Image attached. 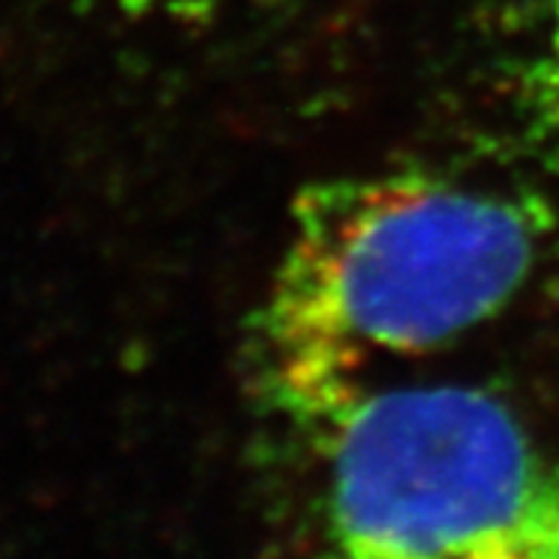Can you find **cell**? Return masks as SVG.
Here are the masks:
<instances>
[{
  "label": "cell",
  "instance_id": "6da1fadb",
  "mask_svg": "<svg viewBox=\"0 0 559 559\" xmlns=\"http://www.w3.org/2000/svg\"><path fill=\"white\" fill-rule=\"evenodd\" d=\"M537 239L523 202L432 174L312 188L259 330L270 392L316 429L361 397L381 364L503 310L532 273Z\"/></svg>",
  "mask_w": 559,
  "mask_h": 559
},
{
  "label": "cell",
  "instance_id": "7a4b0ae2",
  "mask_svg": "<svg viewBox=\"0 0 559 559\" xmlns=\"http://www.w3.org/2000/svg\"><path fill=\"white\" fill-rule=\"evenodd\" d=\"M316 435L319 559H559V457L500 397L367 390Z\"/></svg>",
  "mask_w": 559,
  "mask_h": 559
},
{
  "label": "cell",
  "instance_id": "3957f363",
  "mask_svg": "<svg viewBox=\"0 0 559 559\" xmlns=\"http://www.w3.org/2000/svg\"><path fill=\"white\" fill-rule=\"evenodd\" d=\"M525 103L543 145L559 163V0H548L543 12L537 49L525 71Z\"/></svg>",
  "mask_w": 559,
  "mask_h": 559
},
{
  "label": "cell",
  "instance_id": "277c9868",
  "mask_svg": "<svg viewBox=\"0 0 559 559\" xmlns=\"http://www.w3.org/2000/svg\"><path fill=\"white\" fill-rule=\"evenodd\" d=\"M117 3H126V7H148V3H156V0H117Z\"/></svg>",
  "mask_w": 559,
  "mask_h": 559
}]
</instances>
